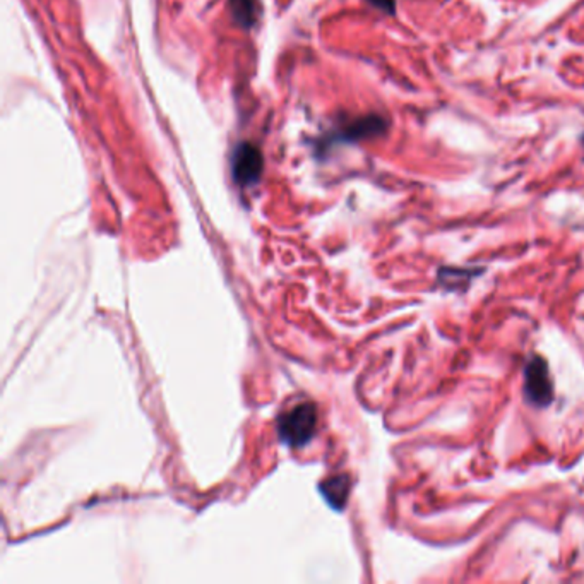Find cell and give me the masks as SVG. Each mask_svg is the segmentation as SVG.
Masks as SVG:
<instances>
[{
	"label": "cell",
	"mask_w": 584,
	"mask_h": 584,
	"mask_svg": "<svg viewBox=\"0 0 584 584\" xmlns=\"http://www.w3.org/2000/svg\"><path fill=\"white\" fill-rule=\"evenodd\" d=\"M321 493L331 508L341 511L350 495V478L347 475L327 478L326 482L321 484Z\"/></svg>",
	"instance_id": "5b68a950"
},
{
	"label": "cell",
	"mask_w": 584,
	"mask_h": 584,
	"mask_svg": "<svg viewBox=\"0 0 584 584\" xmlns=\"http://www.w3.org/2000/svg\"><path fill=\"white\" fill-rule=\"evenodd\" d=\"M317 428V408L312 403L297 404L284 412L278 420V436L290 447L308 444Z\"/></svg>",
	"instance_id": "6da1fadb"
},
{
	"label": "cell",
	"mask_w": 584,
	"mask_h": 584,
	"mask_svg": "<svg viewBox=\"0 0 584 584\" xmlns=\"http://www.w3.org/2000/svg\"><path fill=\"white\" fill-rule=\"evenodd\" d=\"M524 391L528 399L538 406H547L554 399V386L550 380L548 367L541 356H533L526 365Z\"/></svg>",
	"instance_id": "3957f363"
},
{
	"label": "cell",
	"mask_w": 584,
	"mask_h": 584,
	"mask_svg": "<svg viewBox=\"0 0 584 584\" xmlns=\"http://www.w3.org/2000/svg\"><path fill=\"white\" fill-rule=\"evenodd\" d=\"M388 120L380 116H365V117L356 118L348 125H345L338 134H334V140H345V142H353V140H371V138H379L386 134L388 131Z\"/></svg>",
	"instance_id": "277c9868"
},
{
	"label": "cell",
	"mask_w": 584,
	"mask_h": 584,
	"mask_svg": "<svg viewBox=\"0 0 584 584\" xmlns=\"http://www.w3.org/2000/svg\"><path fill=\"white\" fill-rule=\"evenodd\" d=\"M367 2L389 16L396 14V0H367Z\"/></svg>",
	"instance_id": "52a82bcc"
},
{
	"label": "cell",
	"mask_w": 584,
	"mask_h": 584,
	"mask_svg": "<svg viewBox=\"0 0 584 584\" xmlns=\"http://www.w3.org/2000/svg\"><path fill=\"white\" fill-rule=\"evenodd\" d=\"M581 144H583V148H584V134H583V138H581Z\"/></svg>",
	"instance_id": "ba28073f"
},
{
	"label": "cell",
	"mask_w": 584,
	"mask_h": 584,
	"mask_svg": "<svg viewBox=\"0 0 584 584\" xmlns=\"http://www.w3.org/2000/svg\"><path fill=\"white\" fill-rule=\"evenodd\" d=\"M235 23L245 29H251L258 23L259 0H228Z\"/></svg>",
	"instance_id": "8992f818"
},
{
	"label": "cell",
	"mask_w": 584,
	"mask_h": 584,
	"mask_svg": "<svg viewBox=\"0 0 584 584\" xmlns=\"http://www.w3.org/2000/svg\"><path fill=\"white\" fill-rule=\"evenodd\" d=\"M264 170V156L256 144L240 142L236 144L232 155V177L242 188L256 186Z\"/></svg>",
	"instance_id": "7a4b0ae2"
}]
</instances>
